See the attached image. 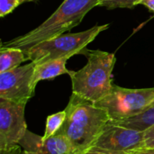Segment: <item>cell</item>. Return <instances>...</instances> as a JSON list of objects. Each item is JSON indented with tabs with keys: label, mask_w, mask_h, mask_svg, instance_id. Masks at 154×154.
<instances>
[{
	"label": "cell",
	"mask_w": 154,
	"mask_h": 154,
	"mask_svg": "<svg viewBox=\"0 0 154 154\" xmlns=\"http://www.w3.org/2000/svg\"><path fill=\"white\" fill-rule=\"evenodd\" d=\"M36 153L38 154H80L72 145L70 141L63 134H57L54 136L42 141Z\"/></svg>",
	"instance_id": "10"
},
{
	"label": "cell",
	"mask_w": 154,
	"mask_h": 154,
	"mask_svg": "<svg viewBox=\"0 0 154 154\" xmlns=\"http://www.w3.org/2000/svg\"><path fill=\"white\" fill-rule=\"evenodd\" d=\"M65 111V122L57 134L68 137L74 148L84 154L94 146L110 118L104 109L73 93Z\"/></svg>",
	"instance_id": "1"
},
{
	"label": "cell",
	"mask_w": 154,
	"mask_h": 154,
	"mask_svg": "<svg viewBox=\"0 0 154 154\" xmlns=\"http://www.w3.org/2000/svg\"><path fill=\"white\" fill-rule=\"evenodd\" d=\"M20 5V0H0V16L4 17L10 14Z\"/></svg>",
	"instance_id": "15"
},
{
	"label": "cell",
	"mask_w": 154,
	"mask_h": 154,
	"mask_svg": "<svg viewBox=\"0 0 154 154\" xmlns=\"http://www.w3.org/2000/svg\"><path fill=\"white\" fill-rule=\"evenodd\" d=\"M108 27L109 24L96 25L80 32L63 33L31 47L24 53L28 60L34 63L61 58L69 59L76 54L86 55L88 45Z\"/></svg>",
	"instance_id": "4"
},
{
	"label": "cell",
	"mask_w": 154,
	"mask_h": 154,
	"mask_svg": "<svg viewBox=\"0 0 154 154\" xmlns=\"http://www.w3.org/2000/svg\"><path fill=\"white\" fill-rule=\"evenodd\" d=\"M154 101V88L131 89L114 85L110 93L95 103L104 109L111 122H121L138 116Z\"/></svg>",
	"instance_id": "5"
},
{
	"label": "cell",
	"mask_w": 154,
	"mask_h": 154,
	"mask_svg": "<svg viewBox=\"0 0 154 154\" xmlns=\"http://www.w3.org/2000/svg\"><path fill=\"white\" fill-rule=\"evenodd\" d=\"M130 154H154V148H140L129 152Z\"/></svg>",
	"instance_id": "19"
},
{
	"label": "cell",
	"mask_w": 154,
	"mask_h": 154,
	"mask_svg": "<svg viewBox=\"0 0 154 154\" xmlns=\"http://www.w3.org/2000/svg\"><path fill=\"white\" fill-rule=\"evenodd\" d=\"M127 154H130V153H128V152H127Z\"/></svg>",
	"instance_id": "23"
},
{
	"label": "cell",
	"mask_w": 154,
	"mask_h": 154,
	"mask_svg": "<svg viewBox=\"0 0 154 154\" xmlns=\"http://www.w3.org/2000/svg\"><path fill=\"white\" fill-rule=\"evenodd\" d=\"M25 103L0 98V150L18 145L25 135Z\"/></svg>",
	"instance_id": "6"
},
{
	"label": "cell",
	"mask_w": 154,
	"mask_h": 154,
	"mask_svg": "<svg viewBox=\"0 0 154 154\" xmlns=\"http://www.w3.org/2000/svg\"><path fill=\"white\" fill-rule=\"evenodd\" d=\"M143 141L144 132L121 126L109 121L99 134L94 146L129 152L142 148Z\"/></svg>",
	"instance_id": "8"
},
{
	"label": "cell",
	"mask_w": 154,
	"mask_h": 154,
	"mask_svg": "<svg viewBox=\"0 0 154 154\" xmlns=\"http://www.w3.org/2000/svg\"><path fill=\"white\" fill-rule=\"evenodd\" d=\"M98 0H64L60 7L42 24L29 32L4 42L5 47H14L24 52L31 47L69 31L79 25Z\"/></svg>",
	"instance_id": "2"
},
{
	"label": "cell",
	"mask_w": 154,
	"mask_h": 154,
	"mask_svg": "<svg viewBox=\"0 0 154 154\" xmlns=\"http://www.w3.org/2000/svg\"><path fill=\"white\" fill-rule=\"evenodd\" d=\"M34 68L35 63L31 61L0 73V98L27 104L35 91L32 86Z\"/></svg>",
	"instance_id": "7"
},
{
	"label": "cell",
	"mask_w": 154,
	"mask_h": 154,
	"mask_svg": "<svg viewBox=\"0 0 154 154\" xmlns=\"http://www.w3.org/2000/svg\"><path fill=\"white\" fill-rule=\"evenodd\" d=\"M87 64L78 71H71L72 93L97 103L112 90V72L116 62V55L99 50L88 51Z\"/></svg>",
	"instance_id": "3"
},
{
	"label": "cell",
	"mask_w": 154,
	"mask_h": 154,
	"mask_svg": "<svg viewBox=\"0 0 154 154\" xmlns=\"http://www.w3.org/2000/svg\"><path fill=\"white\" fill-rule=\"evenodd\" d=\"M84 154H127V152L111 151V150H107V149H103V148L93 146L90 149H88L87 152H85Z\"/></svg>",
	"instance_id": "17"
},
{
	"label": "cell",
	"mask_w": 154,
	"mask_h": 154,
	"mask_svg": "<svg viewBox=\"0 0 154 154\" xmlns=\"http://www.w3.org/2000/svg\"><path fill=\"white\" fill-rule=\"evenodd\" d=\"M68 60L69 59L67 58H61L43 61L41 63H35L32 79L33 88H36L37 84L41 80L52 79L63 74L70 75L71 71L66 68V63Z\"/></svg>",
	"instance_id": "9"
},
{
	"label": "cell",
	"mask_w": 154,
	"mask_h": 154,
	"mask_svg": "<svg viewBox=\"0 0 154 154\" xmlns=\"http://www.w3.org/2000/svg\"><path fill=\"white\" fill-rule=\"evenodd\" d=\"M21 154H38V153H35V152H27V151H23V152Z\"/></svg>",
	"instance_id": "21"
},
{
	"label": "cell",
	"mask_w": 154,
	"mask_h": 154,
	"mask_svg": "<svg viewBox=\"0 0 154 154\" xmlns=\"http://www.w3.org/2000/svg\"><path fill=\"white\" fill-rule=\"evenodd\" d=\"M118 125L144 132L154 125V101L141 114L121 122H113Z\"/></svg>",
	"instance_id": "12"
},
{
	"label": "cell",
	"mask_w": 154,
	"mask_h": 154,
	"mask_svg": "<svg viewBox=\"0 0 154 154\" xmlns=\"http://www.w3.org/2000/svg\"><path fill=\"white\" fill-rule=\"evenodd\" d=\"M142 148H154V125L144 131V141Z\"/></svg>",
	"instance_id": "16"
},
{
	"label": "cell",
	"mask_w": 154,
	"mask_h": 154,
	"mask_svg": "<svg viewBox=\"0 0 154 154\" xmlns=\"http://www.w3.org/2000/svg\"><path fill=\"white\" fill-rule=\"evenodd\" d=\"M24 51L19 48L5 47L1 45L0 49V73L14 69L27 60Z\"/></svg>",
	"instance_id": "11"
},
{
	"label": "cell",
	"mask_w": 154,
	"mask_h": 154,
	"mask_svg": "<svg viewBox=\"0 0 154 154\" xmlns=\"http://www.w3.org/2000/svg\"><path fill=\"white\" fill-rule=\"evenodd\" d=\"M139 5H143L146 6L149 10L154 13V0H141Z\"/></svg>",
	"instance_id": "20"
},
{
	"label": "cell",
	"mask_w": 154,
	"mask_h": 154,
	"mask_svg": "<svg viewBox=\"0 0 154 154\" xmlns=\"http://www.w3.org/2000/svg\"><path fill=\"white\" fill-rule=\"evenodd\" d=\"M141 0H98L97 6L106 7L107 9L116 8H133L139 5Z\"/></svg>",
	"instance_id": "14"
},
{
	"label": "cell",
	"mask_w": 154,
	"mask_h": 154,
	"mask_svg": "<svg viewBox=\"0 0 154 154\" xmlns=\"http://www.w3.org/2000/svg\"><path fill=\"white\" fill-rule=\"evenodd\" d=\"M23 148L18 144L14 147L5 149V150H0V154H21L23 152Z\"/></svg>",
	"instance_id": "18"
},
{
	"label": "cell",
	"mask_w": 154,
	"mask_h": 154,
	"mask_svg": "<svg viewBox=\"0 0 154 154\" xmlns=\"http://www.w3.org/2000/svg\"><path fill=\"white\" fill-rule=\"evenodd\" d=\"M66 116H67V113L64 109L63 111L55 113L47 117L46 127H45V132L42 136V141H46L47 139L57 134V133L62 127L65 122Z\"/></svg>",
	"instance_id": "13"
},
{
	"label": "cell",
	"mask_w": 154,
	"mask_h": 154,
	"mask_svg": "<svg viewBox=\"0 0 154 154\" xmlns=\"http://www.w3.org/2000/svg\"><path fill=\"white\" fill-rule=\"evenodd\" d=\"M33 0H20V5L23 4V3H25V2H32Z\"/></svg>",
	"instance_id": "22"
}]
</instances>
